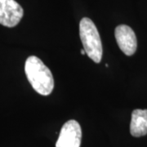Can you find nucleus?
Listing matches in <instances>:
<instances>
[{
	"instance_id": "nucleus-1",
	"label": "nucleus",
	"mask_w": 147,
	"mask_h": 147,
	"mask_svg": "<svg viewBox=\"0 0 147 147\" xmlns=\"http://www.w3.org/2000/svg\"><path fill=\"white\" fill-rule=\"evenodd\" d=\"M25 72L28 81L38 93L42 96L51 94L54 88V79L51 70L35 56L27 58Z\"/></svg>"
},
{
	"instance_id": "nucleus-2",
	"label": "nucleus",
	"mask_w": 147,
	"mask_h": 147,
	"mask_svg": "<svg viewBox=\"0 0 147 147\" xmlns=\"http://www.w3.org/2000/svg\"><path fill=\"white\" fill-rule=\"evenodd\" d=\"M79 36L86 54L96 63L102 58V43L100 34L93 21L84 17L79 23Z\"/></svg>"
},
{
	"instance_id": "nucleus-3",
	"label": "nucleus",
	"mask_w": 147,
	"mask_h": 147,
	"mask_svg": "<svg viewBox=\"0 0 147 147\" xmlns=\"http://www.w3.org/2000/svg\"><path fill=\"white\" fill-rule=\"evenodd\" d=\"M81 139V127L77 121L71 119L61 127L56 147H80Z\"/></svg>"
},
{
	"instance_id": "nucleus-4",
	"label": "nucleus",
	"mask_w": 147,
	"mask_h": 147,
	"mask_svg": "<svg viewBox=\"0 0 147 147\" xmlns=\"http://www.w3.org/2000/svg\"><path fill=\"white\" fill-rule=\"evenodd\" d=\"M24 15V10L15 0H0V24L6 27H15Z\"/></svg>"
},
{
	"instance_id": "nucleus-5",
	"label": "nucleus",
	"mask_w": 147,
	"mask_h": 147,
	"mask_svg": "<svg viewBox=\"0 0 147 147\" xmlns=\"http://www.w3.org/2000/svg\"><path fill=\"white\" fill-rule=\"evenodd\" d=\"M116 42L120 50L127 56L133 55L137 47V37L131 27L126 25H120L115 30Z\"/></svg>"
},
{
	"instance_id": "nucleus-6",
	"label": "nucleus",
	"mask_w": 147,
	"mask_h": 147,
	"mask_svg": "<svg viewBox=\"0 0 147 147\" xmlns=\"http://www.w3.org/2000/svg\"><path fill=\"white\" fill-rule=\"evenodd\" d=\"M131 136L140 137L147 134V110L136 109L131 113L130 123Z\"/></svg>"
},
{
	"instance_id": "nucleus-7",
	"label": "nucleus",
	"mask_w": 147,
	"mask_h": 147,
	"mask_svg": "<svg viewBox=\"0 0 147 147\" xmlns=\"http://www.w3.org/2000/svg\"><path fill=\"white\" fill-rule=\"evenodd\" d=\"M81 54H82V55H85V54H86V52H85V50H84V48L81 50Z\"/></svg>"
}]
</instances>
